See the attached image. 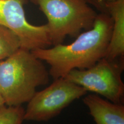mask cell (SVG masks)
I'll return each mask as SVG.
<instances>
[{
  "mask_svg": "<svg viewBox=\"0 0 124 124\" xmlns=\"http://www.w3.org/2000/svg\"><path fill=\"white\" fill-rule=\"evenodd\" d=\"M46 15L52 46L93 27L97 13L86 0H29Z\"/></svg>",
  "mask_w": 124,
  "mask_h": 124,
  "instance_id": "3",
  "label": "cell"
},
{
  "mask_svg": "<svg viewBox=\"0 0 124 124\" xmlns=\"http://www.w3.org/2000/svg\"><path fill=\"white\" fill-rule=\"evenodd\" d=\"M83 103L96 124H124V106L101 98L98 94L84 96Z\"/></svg>",
  "mask_w": 124,
  "mask_h": 124,
  "instance_id": "7",
  "label": "cell"
},
{
  "mask_svg": "<svg viewBox=\"0 0 124 124\" xmlns=\"http://www.w3.org/2000/svg\"><path fill=\"white\" fill-rule=\"evenodd\" d=\"M24 111L21 106H5L0 110V124H23Z\"/></svg>",
  "mask_w": 124,
  "mask_h": 124,
  "instance_id": "10",
  "label": "cell"
},
{
  "mask_svg": "<svg viewBox=\"0 0 124 124\" xmlns=\"http://www.w3.org/2000/svg\"><path fill=\"white\" fill-rule=\"evenodd\" d=\"M124 57L110 59L104 57L91 67L74 70L64 78L87 91L117 103H123L124 84L122 73Z\"/></svg>",
  "mask_w": 124,
  "mask_h": 124,
  "instance_id": "4",
  "label": "cell"
},
{
  "mask_svg": "<svg viewBox=\"0 0 124 124\" xmlns=\"http://www.w3.org/2000/svg\"><path fill=\"white\" fill-rule=\"evenodd\" d=\"M103 1H104V2L106 3V4H108V3L113 2V1H116V0H103Z\"/></svg>",
  "mask_w": 124,
  "mask_h": 124,
  "instance_id": "13",
  "label": "cell"
},
{
  "mask_svg": "<svg viewBox=\"0 0 124 124\" xmlns=\"http://www.w3.org/2000/svg\"><path fill=\"white\" fill-rule=\"evenodd\" d=\"M86 1L90 5L94 7L101 13H108L106 4L103 0H86Z\"/></svg>",
  "mask_w": 124,
  "mask_h": 124,
  "instance_id": "11",
  "label": "cell"
},
{
  "mask_svg": "<svg viewBox=\"0 0 124 124\" xmlns=\"http://www.w3.org/2000/svg\"><path fill=\"white\" fill-rule=\"evenodd\" d=\"M113 20L106 13L98 14L93 27L79 34L74 42L31 51L36 58L49 65L53 79L64 78L74 70L91 67L104 58L110 39Z\"/></svg>",
  "mask_w": 124,
  "mask_h": 124,
  "instance_id": "1",
  "label": "cell"
},
{
  "mask_svg": "<svg viewBox=\"0 0 124 124\" xmlns=\"http://www.w3.org/2000/svg\"><path fill=\"white\" fill-rule=\"evenodd\" d=\"M49 71L30 50L20 48L0 61V92L6 106L28 103L38 87L49 82Z\"/></svg>",
  "mask_w": 124,
  "mask_h": 124,
  "instance_id": "2",
  "label": "cell"
},
{
  "mask_svg": "<svg viewBox=\"0 0 124 124\" xmlns=\"http://www.w3.org/2000/svg\"><path fill=\"white\" fill-rule=\"evenodd\" d=\"M29 0H0V24L17 36L21 48L32 51L52 46L46 24L34 25L27 21L24 8Z\"/></svg>",
  "mask_w": 124,
  "mask_h": 124,
  "instance_id": "6",
  "label": "cell"
},
{
  "mask_svg": "<svg viewBox=\"0 0 124 124\" xmlns=\"http://www.w3.org/2000/svg\"><path fill=\"white\" fill-rule=\"evenodd\" d=\"M5 106H6L5 103L4 98H3L1 94V92H0V110L4 108Z\"/></svg>",
  "mask_w": 124,
  "mask_h": 124,
  "instance_id": "12",
  "label": "cell"
},
{
  "mask_svg": "<svg viewBox=\"0 0 124 124\" xmlns=\"http://www.w3.org/2000/svg\"><path fill=\"white\" fill-rule=\"evenodd\" d=\"M85 89L66 78L54 79L46 89L36 91L28 102L24 119L28 121H48L58 116L75 100L87 94Z\"/></svg>",
  "mask_w": 124,
  "mask_h": 124,
  "instance_id": "5",
  "label": "cell"
},
{
  "mask_svg": "<svg viewBox=\"0 0 124 124\" xmlns=\"http://www.w3.org/2000/svg\"><path fill=\"white\" fill-rule=\"evenodd\" d=\"M21 48L18 38L13 31L0 24V61L8 58Z\"/></svg>",
  "mask_w": 124,
  "mask_h": 124,
  "instance_id": "9",
  "label": "cell"
},
{
  "mask_svg": "<svg viewBox=\"0 0 124 124\" xmlns=\"http://www.w3.org/2000/svg\"><path fill=\"white\" fill-rule=\"evenodd\" d=\"M108 13L113 20L111 37L105 58L114 59L124 57V0L106 4Z\"/></svg>",
  "mask_w": 124,
  "mask_h": 124,
  "instance_id": "8",
  "label": "cell"
}]
</instances>
